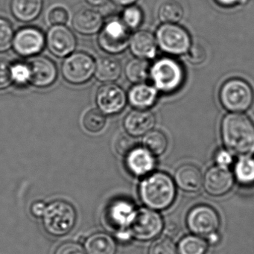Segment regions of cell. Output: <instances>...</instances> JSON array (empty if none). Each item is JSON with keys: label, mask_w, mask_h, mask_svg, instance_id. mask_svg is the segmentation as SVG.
Instances as JSON below:
<instances>
[{"label": "cell", "mask_w": 254, "mask_h": 254, "mask_svg": "<svg viewBox=\"0 0 254 254\" xmlns=\"http://www.w3.org/2000/svg\"><path fill=\"white\" fill-rule=\"evenodd\" d=\"M223 143L231 154H254V123L248 116L232 113L223 118L221 125Z\"/></svg>", "instance_id": "1"}, {"label": "cell", "mask_w": 254, "mask_h": 254, "mask_svg": "<svg viewBox=\"0 0 254 254\" xmlns=\"http://www.w3.org/2000/svg\"><path fill=\"white\" fill-rule=\"evenodd\" d=\"M139 196L142 203L149 209H167L173 203L176 196L175 182L164 172H154L141 182Z\"/></svg>", "instance_id": "2"}, {"label": "cell", "mask_w": 254, "mask_h": 254, "mask_svg": "<svg viewBox=\"0 0 254 254\" xmlns=\"http://www.w3.org/2000/svg\"><path fill=\"white\" fill-rule=\"evenodd\" d=\"M219 99L223 108L229 112H245L254 104V91L252 86L245 80L231 78L221 86Z\"/></svg>", "instance_id": "3"}, {"label": "cell", "mask_w": 254, "mask_h": 254, "mask_svg": "<svg viewBox=\"0 0 254 254\" xmlns=\"http://www.w3.org/2000/svg\"><path fill=\"white\" fill-rule=\"evenodd\" d=\"M150 77L157 90L163 93L177 91L184 84L185 73L181 64L171 58L156 61L150 68Z\"/></svg>", "instance_id": "4"}, {"label": "cell", "mask_w": 254, "mask_h": 254, "mask_svg": "<svg viewBox=\"0 0 254 254\" xmlns=\"http://www.w3.org/2000/svg\"><path fill=\"white\" fill-rule=\"evenodd\" d=\"M43 221L46 230L50 234L64 236L75 226L76 212L73 206L67 202L57 200L47 206Z\"/></svg>", "instance_id": "5"}, {"label": "cell", "mask_w": 254, "mask_h": 254, "mask_svg": "<svg viewBox=\"0 0 254 254\" xmlns=\"http://www.w3.org/2000/svg\"><path fill=\"white\" fill-rule=\"evenodd\" d=\"M130 37V31L122 19L113 17L101 29L98 44L109 54H120L129 47Z\"/></svg>", "instance_id": "6"}, {"label": "cell", "mask_w": 254, "mask_h": 254, "mask_svg": "<svg viewBox=\"0 0 254 254\" xmlns=\"http://www.w3.org/2000/svg\"><path fill=\"white\" fill-rule=\"evenodd\" d=\"M157 46L172 56L186 55L191 45L190 34L178 24L163 23L156 32Z\"/></svg>", "instance_id": "7"}, {"label": "cell", "mask_w": 254, "mask_h": 254, "mask_svg": "<svg viewBox=\"0 0 254 254\" xmlns=\"http://www.w3.org/2000/svg\"><path fill=\"white\" fill-rule=\"evenodd\" d=\"M163 227V220L160 214L152 209L142 208L135 212L127 229L132 238L148 242L157 237Z\"/></svg>", "instance_id": "8"}, {"label": "cell", "mask_w": 254, "mask_h": 254, "mask_svg": "<svg viewBox=\"0 0 254 254\" xmlns=\"http://www.w3.org/2000/svg\"><path fill=\"white\" fill-rule=\"evenodd\" d=\"M96 62L88 53L76 52L66 57L62 66L64 78L72 84H83L93 77Z\"/></svg>", "instance_id": "9"}, {"label": "cell", "mask_w": 254, "mask_h": 254, "mask_svg": "<svg viewBox=\"0 0 254 254\" xmlns=\"http://www.w3.org/2000/svg\"><path fill=\"white\" fill-rule=\"evenodd\" d=\"M189 230L197 236L209 237L216 233L221 224L219 215L215 209L200 204L191 208L187 217Z\"/></svg>", "instance_id": "10"}, {"label": "cell", "mask_w": 254, "mask_h": 254, "mask_svg": "<svg viewBox=\"0 0 254 254\" xmlns=\"http://www.w3.org/2000/svg\"><path fill=\"white\" fill-rule=\"evenodd\" d=\"M46 37L41 29L33 26L23 28L14 35L12 47L16 53L23 57H33L45 47Z\"/></svg>", "instance_id": "11"}, {"label": "cell", "mask_w": 254, "mask_h": 254, "mask_svg": "<svg viewBox=\"0 0 254 254\" xmlns=\"http://www.w3.org/2000/svg\"><path fill=\"white\" fill-rule=\"evenodd\" d=\"M127 96L123 88L114 83H106L98 89L96 105L105 115L120 114L127 103Z\"/></svg>", "instance_id": "12"}, {"label": "cell", "mask_w": 254, "mask_h": 254, "mask_svg": "<svg viewBox=\"0 0 254 254\" xmlns=\"http://www.w3.org/2000/svg\"><path fill=\"white\" fill-rule=\"evenodd\" d=\"M29 83L39 88L54 84L58 77V68L52 59L45 56H33L27 62Z\"/></svg>", "instance_id": "13"}, {"label": "cell", "mask_w": 254, "mask_h": 254, "mask_svg": "<svg viewBox=\"0 0 254 254\" xmlns=\"http://www.w3.org/2000/svg\"><path fill=\"white\" fill-rule=\"evenodd\" d=\"M47 47L56 57L65 58L73 53L77 45L73 32L64 25H55L46 37Z\"/></svg>", "instance_id": "14"}, {"label": "cell", "mask_w": 254, "mask_h": 254, "mask_svg": "<svg viewBox=\"0 0 254 254\" xmlns=\"http://www.w3.org/2000/svg\"><path fill=\"white\" fill-rule=\"evenodd\" d=\"M234 184V177L227 168L216 166L208 169L203 177L205 191L211 196L219 197L231 190Z\"/></svg>", "instance_id": "15"}, {"label": "cell", "mask_w": 254, "mask_h": 254, "mask_svg": "<svg viewBox=\"0 0 254 254\" xmlns=\"http://www.w3.org/2000/svg\"><path fill=\"white\" fill-rule=\"evenodd\" d=\"M155 122V117L151 111L136 109L127 114L123 126L127 134L132 137H139L153 130Z\"/></svg>", "instance_id": "16"}, {"label": "cell", "mask_w": 254, "mask_h": 254, "mask_svg": "<svg viewBox=\"0 0 254 254\" xmlns=\"http://www.w3.org/2000/svg\"><path fill=\"white\" fill-rule=\"evenodd\" d=\"M154 156L142 147H135L126 155V164L129 172L136 177L151 173L155 168Z\"/></svg>", "instance_id": "17"}, {"label": "cell", "mask_w": 254, "mask_h": 254, "mask_svg": "<svg viewBox=\"0 0 254 254\" xmlns=\"http://www.w3.org/2000/svg\"><path fill=\"white\" fill-rule=\"evenodd\" d=\"M103 26L104 20L102 14L90 8L79 10L72 18L74 29L81 35H94L100 32Z\"/></svg>", "instance_id": "18"}, {"label": "cell", "mask_w": 254, "mask_h": 254, "mask_svg": "<svg viewBox=\"0 0 254 254\" xmlns=\"http://www.w3.org/2000/svg\"><path fill=\"white\" fill-rule=\"evenodd\" d=\"M174 180L176 185L183 191L196 192L203 185V177L197 166L184 164L175 171Z\"/></svg>", "instance_id": "19"}, {"label": "cell", "mask_w": 254, "mask_h": 254, "mask_svg": "<svg viewBox=\"0 0 254 254\" xmlns=\"http://www.w3.org/2000/svg\"><path fill=\"white\" fill-rule=\"evenodd\" d=\"M130 52L136 58L154 59L157 54L156 38L148 31H138L131 35L129 43Z\"/></svg>", "instance_id": "20"}, {"label": "cell", "mask_w": 254, "mask_h": 254, "mask_svg": "<svg viewBox=\"0 0 254 254\" xmlns=\"http://www.w3.org/2000/svg\"><path fill=\"white\" fill-rule=\"evenodd\" d=\"M157 95L156 87L140 83L135 84L129 90L127 100L136 109L148 110L155 104Z\"/></svg>", "instance_id": "21"}, {"label": "cell", "mask_w": 254, "mask_h": 254, "mask_svg": "<svg viewBox=\"0 0 254 254\" xmlns=\"http://www.w3.org/2000/svg\"><path fill=\"white\" fill-rule=\"evenodd\" d=\"M43 0H11V11L17 20L29 23L38 18L42 11Z\"/></svg>", "instance_id": "22"}, {"label": "cell", "mask_w": 254, "mask_h": 254, "mask_svg": "<svg viewBox=\"0 0 254 254\" xmlns=\"http://www.w3.org/2000/svg\"><path fill=\"white\" fill-rule=\"evenodd\" d=\"M121 74V63L116 58L105 56L96 62L94 75L101 82L113 83L120 78Z\"/></svg>", "instance_id": "23"}, {"label": "cell", "mask_w": 254, "mask_h": 254, "mask_svg": "<svg viewBox=\"0 0 254 254\" xmlns=\"http://www.w3.org/2000/svg\"><path fill=\"white\" fill-rule=\"evenodd\" d=\"M85 251L87 254H116L117 244L106 233H95L86 241Z\"/></svg>", "instance_id": "24"}, {"label": "cell", "mask_w": 254, "mask_h": 254, "mask_svg": "<svg viewBox=\"0 0 254 254\" xmlns=\"http://www.w3.org/2000/svg\"><path fill=\"white\" fill-rule=\"evenodd\" d=\"M134 207L130 202L126 200H118L113 203L109 209V218L112 225L119 228L128 227L133 215Z\"/></svg>", "instance_id": "25"}, {"label": "cell", "mask_w": 254, "mask_h": 254, "mask_svg": "<svg viewBox=\"0 0 254 254\" xmlns=\"http://www.w3.org/2000/svg\"><path fill=\"white\" fill-rule=\"evenodd\" d=\"M150 68L147 59L136 57L127 62L125 68V74L130 83L140 84L150 76Z\"/></svg>", "instance_id": "26"}, {"label": "cell", "mask_w": 254, "mask_h": 254, "mask_svg": "<svg viewBox=\"0 0 254 254\" xmlns=\"http://www.w3.org/2000/svg\"><path fill=\"white\" fill-rule=\"evenodd\" d=\"M236 181L243 186L254 184V157L253 155L240 157L234 166Z\"/></svg>", "instance_id": "27"}, {"label": "cell", "mask_w": 254, "mask_h": 254, "mask_svg": "<svg viewBox=\"0 0 254 254\" xmlns=\"http://www.w3.org/2000/svg\"><path fill=\"white\" fill-rule=\"evenodd\" d=\"M157 15L162 23L177 24L184 17V7L176 0H167L159 7Z\"/></svg>", "instance_id": "28"}, {"label": "cell", "mask_w": 254, "mask_h": 254, "mask_svg": "<svg viewBox=\"0 0 254 254\" xmlns=\"http://www.w3.org/2000/svg\"><path fill=\"white\" fill-rule=\"evenodd\" d=\"M143 145L153 155H162L167 149L168 139L160 130H151L144 136Z\"/></svg>", "instance_id": "29"}, {"label": "cell", "mask_w": 254, "mask_h": 254, "mask_svg": "<svg viewBox=\"0 0 254 254\" xmlns=\"http://www.w3.org/2000/svg\"><path fill=\"white\" fill-rule=\"evenodd\" d=\"M207 242L197 235H190L183 238L178 244L179 254H206Z\"/></svg>", "instance_id": "30"}, {"label": "cell", "mask_w": 254, "mask_h": 254, "mask_svg": "<svg viewBox=\"0 0 254 254\" xmlns=\"http://www.w3.org/2000/svg\"><path fill=\"white\" fill-rule=\"evenodd\" d=\"M106 117L99 109H92L84 114L83 126L91 133H98L105 127Z\"/></svg>", "instance_id": "31"}, {"label": "cell", "mask_w": 254, "mask_h": 254, "mask_svg": "<svg viewBox=\"0 0 254 254\" xmlns=\"http://www.w3.org/2000/svg\"><path fill=\"white\" fill-rule=\"evenodd\" d=\"M14 37L12 25L6 19L0 17V53H5L12 47Z\"/></svg>", "instance_id": "32"}, {"label": "cell", "mask_w": 254, "mask_h": 254, "mask_svg": "<svg viewBox=\"0 0 254 254\" xmlns=\"http://www.w3.org/2000/svg\"><path fill=\"white\" fill-rule=\"evenodd\" d=\"M121 19L129 29H134L139 27L142 23L143 14L142 10L136 5H129L126 6V9L123 11Z\"/></svg>", "instance_id": "33"}, {"label": "cell", "mask_w": 254, "mask_h": 254, "mask_svg": "<svg viewBox=\"0 0 254 254\" xmlns=\"http://www.w3.org/2000/svg\"><path fill=\"white\" fill-rule=\"evenodd\" d=\"M148 254H179L175 243L169 238H160L154 241L148 250Z\"/></svg>", "instance_id": "34"}, {"label": "cell", "mask_w": 254, "mask_h": 254, "mask_svg": "<svg viewBox=\"0 0 254 254\" xmlns=\"http://www.w3.org/2000/svg\"><path fill=\"white\" fill-rule=\"evenodd\" d=\"M11 75L13 82L18 85H25L29 83V69L26 62L11 65Z\"/></svg>", "instance_id": "35"}, {"label": "cell", "mask_w": 254, "mask_h": 254, "mask_svg": "<svg viewBox=\"0 0 254 254\" xmlns=\"http://www.w3.org/2000/svg\"><path fill=\"white\" fill-rule=\"evenodd\" d=\"M187 59L192 64H200L206 59V52L203 46L198 44H191L187 52Z\"/></svg>", "instance_id": "36"}, {"label": "cell", "mask_w": 254, "mask_h": 254, "mask_svg": "<svg viewBox=\"0 0 254 254\" xmlns=\"http://www.w3.org/2000/svg\"><path fill=\"white\" fill-rule=\"evenodd\" d=\"M136 147L135 142L129 134H121L118 136L115 142V149L119 154L126 156Z\"/></svg>", "instance_id": "37"}, {"label": "cell", "mask_w": 254, "mask_h": 254, "mask_svg": "<svg viewBox=\"0 0 254 254\" xmlns=\"http://www.w3.org/2000/svg\"><path fill=\"white\" fill-rule=\"evenodd\" d=\"M12 83L11 65L6 61L0 59V90L8 88Z\"/></svg>", "instance_id": "38"}, {"label": "cell", "mask_w": 254, "mask_h": 254, "mask_svg": "<svg viewBox=\"0 0 254 254\" xmlns=\"http://www.w3.org/2000/svg\"><path fill=\"white\" fill-rule=\"evenodd\" d=\"M69 19L67 11L62 7H56L50 10L48 14V20L53 26L66 24Z\"/></svg>", "instance_id": "39"}, {"label": "cell", "mask_w": 254, "mask_h": 254, "mask_svg": "<svg viewBox=\"0 0 254 254\" xmlns=\"http://www.w3.org/2000/svg\"><path fill=\"white\" fill-rule=\"evenodd\" d=\"M55 254H86V251L79 244L66 242L57 248Z\"/></svg>", "instance_id": "40"}, {"label": "cell", "mask_w": 254, "mask_h": 254, "mask_svg": "<svg viewBox=\"0 0 254 254\" xmlns=\"http://www.w3.org/2000/svg\"><path fill=\"white\" fill-rule=\"evenodd\" d=\"M215 160L216 164L221 167L227 168L233 163L232 154L228 150H219L215 154Z\"/></svg>", "instance_id": "41"}, {"label": "cell", "mask_w": 254, "mask_h": 254, "mask_svg": "<svg viewBox=\"0 0 254 254\" xmlns=\"http://www.w3.org/2000/svg\"><path fill=\"white\" fill-rule=\"evenodd\" d=\"M47 206L43 202H36L32 206V214L37 217H43Z\"/></svg>", "instance_id": "42"}, {"label": "cell", "mask_w": 254, "mask_h": 254, "mask_svg": "<svg viewBox=\"0 0 254 254\" xmlns=\"http://www.w3.org/2000/svg\"><path fill=\"white\" fill-rule=\"evenodd\" d=\"M218 5L223 7H233L241 3H245V0H215Z\"/></svg>", "instance_id": "43"}, {"label": "cell", "mask_w": 254, "mask_h": 254, "mask_svg": "<svg viewBox=\"0 0 254 254\" xmlns=\"http://www.w3.org/2000/svg\"><path fill=\"white\" fill-rule=\"evenodd\" d=\"M112 1L117 5L129 6V5H133L137 0H112Z\"/></svg>", "instance_id": "44"}, {"label": "cell", "mask_w": 254, "mask_h": 254, "mask_svg": "<svg viewBox=\"0 0 254 254\" xmlns=\"http://www.w3.org/2000/svg\"><path fill=\"white\" fill-rule=\"evenodd\" d=\"M108 0H86L87 3L90 4L92 6H102L106 3Z\"/></svg>", "instance_id": "45"}]
</instances>
